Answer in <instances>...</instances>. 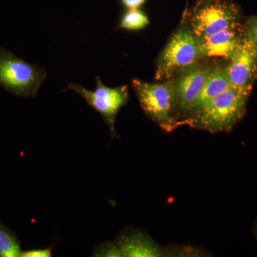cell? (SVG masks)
Masks as SVG:
<instances>
[{
    "mask_svg": "<svg viewBox=\"0 0 257 257\" xmlns=\"http://www.w3.org/2000/svg\"><path fill=\"white\" fill-rule=\"evenodd\" d=\"M22 251L20 245L9 231L0 227V256L20 257Z\"/></svg>",
    "mask_w": 257,
    "mask_h": 257,
    "instance_id": "cell-13",
    "label": "cell"
},
{
    "mask_svg": "<svg viewBox=\"0 0 257 257\" xmlns=\"http://www.w3.org/2000/svg\"><path fill=\"white\" fill-rule=\"evenodd\" d=\"M246 36L257 49V15L250 17L244 23Z\"/></svg>",
    "mask_w": 257,
    "mask_h": 257,
    "instance_id": "cell-14",
    "label": "cell"
},
{
    "mask_svg": "<svg viewBox=\"0 0 257 257\" xmlns=\"http://www.w3.org/2000/svg\"><path fill=\"white\" fill-rule=\"evenodd\" d=\"M51 256H52V250L50 248L22 251L21 254V257H50Z\"/></svg>",
    "mask_w": 257,
    "mask_h": 257,
    "instance_id": "cell-15",
    "label": "cell"
},
{
    "mask_svg": "<svg viewBox=\"0 0 257 257\" xmlns=\"http://www.w3.org/2000/svg\"><path fill=\"white\" fill-rule=\"evenodd\" d=\"M245 35L244 24L242 23L209 36L198 38L202 60L218 58L227 62L239 49Z\"/></svg>",
    "mask_w": 257,
    "mask_h": 257,
    "instance_id": "cell-9",
    "label": "cell"
},
{
    "mask_svg": "<svg viewBox=\"0 0 257 257\" xmlns=\"http://www.w3.org/2000/svg\"><path fill=\"white\" fill-rule=\"evenodd\" d=\"M231 87L226 70V63H216L203 86L202 90L193 101L183 120L207 105L209 101L220 93ZM181 120V121H182Z\"/></svg>",
    "mask_w": 257,
    "mask_h": 257,
    "instance_id": "cell-10",
    "label": "cell"
},
{
    "mask_svg": "<svg viewBox=\"0 0 257 257\" xmlns=\"http://www.w3.org/2000/svg\"><path fill=\"white\" fill-rule=\"evenodd\" d=\"M201 60L199 40L182 23L159 56L155 79L169 80L182 69Z\"/></svg>",
    "mask_w": 257,
    "mask_h": 257,
    "instance_id": "cell-4",
    "label": "cell"
},
{
    "mask_svg": "<svg viewBox=\"0 0 257 257\" xmlns=\"http://www.w3.org/2000/svg\"><path fill=\"white\" fill-rule=\"evenodd\" d=\"M214 64L202 60L182 69L170 79L175 97V116L180 126L181 120L202 90Z\"/></svg>",
    "mask_w": 257,
    "mask_h": 257,
    "instance_id": "cell-7",
    "label": "cell"
},
{
    "mask_svg": "<svg viewBox=\"0 0 257 257\" xmlns=\"http://www.w3.org/2000/svg\"><path fill=\"white\" fill-rule=\"evenodd\" d=\"M125 8L128 10L139 9L145 4L146 0H121Z\"/></svg>",
    "mask_w": 257,
    "mask_h": 257,
    "instance_id": "cell-16",
    "label": "cell"
},
{
    "mask_svg": "<svg viewBox=\"0 0 257 257\" xmlns=\"http://www.w3.org/2000/svg\"><path fill=\"white\" fill-rule=\"evenodd\" d=\"M250 94L236 88H228L195 114L182 120L181 125L211 133L229 131L246 112Z\"/></svg>",
    "mask_w": 257,
    "mask_h": 257,
    "instance_id": "cell-1",
    "label": "cell"
},
{
    "mask_svg": "<svg viewBox=\"0 0 257 257\" xmlns=\"http://www.w3.org/2000/svg\"><path fill=\"white\" fill-rule=\"evenodd\" d=\"M231 87L251 93L257 78V49L246 35L234 55L226 62Z\"/></svg>",
    "mask_w": 257,
    "mask_h": 257,
    "instance_id": "cell-8",
    "label": "cell"
},
{
    "mask_svg": "<svg viewBox=\"0 0 257 257\" xmlns=\"http://www.w3.org/2000/svg\"><path fill=\"white\" fill-rule=\"evenodd\" d=\"M182 23L202 38L242 23V14L232 0H199L184 13Z\"/></svg>",
    "mask_w": 257,
    "mask_h": 257,
    "instance_id": "cell-2",
    "label": "cell"
},
{
    "mask_svg": "<svg viewBox=\"0 0 257 257\" xmlns=\"http://www.w3.org/2000/svg\"><path fill=\"white\" fill-rule=\"evenodd\" d=\"M68 90H73L79 94L89 106L100 113L108 126L111 136L116 138L115 121L116 115L123 106L127 104L128 88L127 85L108 87L101 82L100 77H96V88L90 91L76 83L69 82Z\"/></svg>",
    "mask_w": 257,
    "mask_h": 257,
    "instance_id": "cell-6",
    "label": "cell"
},
{
    "mask_svg": "<svg viewBox=\"0 0 257 257\" xmlns=\"http://www.w3.org/2000/svg\"><path fill=\"white\" fill-rule=\"evenodd\" d=\"M119 256L157 257L162 256V251L155 243L142 234L124 236L117 246Z\"/></svg>",
    "mask_w": 257,
    "mask_h": 257,
    "instance_id": "cell-11",
    "label": "cell"
},
{
    "mask_svg": "<svg viewBox=\"0 0 257 257\" xmlns=\"http://www.w3.org/2000/svg\"><path fill=\"white\" fill-rule=\"evenodd\" d=\"M150 24L148 17L139 9L128 10L124 13L118 28L130 31L143 30Z\"/></svg>",
    "mask_w": 257,
    "mask_h": 257,
    "instance_id": "cell-12",
    "label": "cell"
},
{
    "mask_svg": "<svg viewBox=\"0 0 257 257\" xmlns=\"http://www.w3.org/2000/svg\"><path fill=\"white\" fill-rule=\"evenodd\" d=\"M45 69L15 57L0 52V84L23 96L36 95L46 78Z\"/></svg>",
    "mask_w": 257,
    "mask_h": 257,
    "instance_id": "cell-5",
    "label": "cell"
},
{
    "mask_svg": "<svg viewBox=\"0 0 257 257\" xmlns=\"http://www.w3.org/2000/svg\"><path fill=\"white\" fill-rule=\"evenodd\" d=\"M132 86L145 114L161 128L171 133L180 126L175 116V97L170 79L147 82L134 79Z\"/></svg>",
    "mask_w": 257,
    "mask_h": 257,
    "instance_id": "cell-3",
    "label": "cell"
}]
</instances>
